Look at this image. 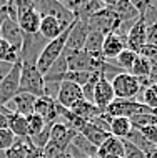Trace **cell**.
<instances>
[{"instance_id":"obj_1","label":"cell","mask_w":157,"mask_h":158,"mask_svg":"<svg viewBox=\"0 0 157 158\" xmlns=\"http://www.w3.org/2000/svg\"><path fill=\"white\" fill-rule=\"evenodd\" d=\"M20 92L30 93L35 98L45 97L44 75L39 72L35 63L20 62Z\"/></svg>"},{"instance_id":"obj_2","label":"cell","mask_w":157,"mask_h":158,"mask_svg":"<svg viewBox=\"0 0 157 158\" xmlns=\"http://www.w3.org/2000/svg\"><path fill=\"white\" fill-rule=\"evenodd\" d=\"M70 27H72V25H70ZM70 27L67 28V30L63 32L60 37H57V38H54V40L47 42V45H45L44 50L40 52L39 58H37V62H35V67L39 68V72H40L42 75H44L45 72H47L49 68L63 55V48H65L67 38H69Z\"/></svg>"},{"instance_id":"obj_3","label":"cell","mask_w":157,"mask_h":158,"mask_svg":"<svg viewBox=\"0 0 157 158\" xmlns=\"http://www.w3.org/2000/svg\"><path fill=\"white\" fill-rule=\"evenodd\" d=\"M112 88H114V95L119 100H135V97L142 92V87L139 83L137 77L130 75V73H122L116 75L112 80Z\"/></svg>"},{"instance_id":"obj_4","label":"cell","mask_w":157,"mask_h":158,"mask_svg":"<svg viewBox=\"0 0 157 158\" xmlns=\"http://www.w3.org/2000/svg\"><path fill=\"white\" fill-rule=\"evenodd\" d=\"M20 92V60L14 63L10 72L0 82V105L5 106Z\"/></svg>"},{"instance_id":"obj_5","label":"cell","mask_w":157,"mask_h":158,"mask_svg":"<svg viewBox=\"0 0 157 158\" xmlns=\"http://www.w3.org/2000/svg\"><path fill=\"white\" fill-rule=\"evenodd\" d=\"M105 5H107L110 10L116 14V17L119 19V22H120V28H119L117 33H119V35H122V37H124V33H122L124 25H127V23L134 25L139 19H141V15H139L137 10H135V7H134L132 2L119 0V2H105Z\"/></svg>"},{"instance_id":"obj_6","label":"cell","mask_w":157,"mask_h":158,"mask_svg":"<svg viewBox=\"0 0 157 158\" xmlns=\"http://www.w3.org/2000/svg\"><path fill=\"white\" fill-rule=\"evenodd\" d=\"M87 35H89L87 22L75 19V22L72 23V27H70L69 38H67V44H65V48H63V53L69 55V53L82 52L84 45H85V40H87Z\"/></svg>"},{"instance_id":"obj_7","label":"cell","mask_w":157,"mask_h":158,"mask_svg":"<svg viewBox=\"0 0 157 158\" xmlns=\"http://www.w3.org/2000/svg\"><path fill=\"white\" fill-rule=\"evenodd\" d=\"M35 10L40 17H55V19L62 20V22L67 23V25L75 22V15L67 10L60 2H55V0H42V2H35Z\"/></svg>"},{"instance_id":"obj_8","label":"cell","mask_w":157,"mask_h":158,"mask_svg":"<svg viewBox=\"0 0 157 158\" xmlns=\"http://www.w3.org/2000/svg\"><path fill=\"white\" fill-rule=\"evenodd\" d=\"M24 37H25V33L22 32V28L19 27V22L7 17V19L3 20L2 27H0V38L5 40L7 44L19 53V57H20V50H22Z\"/></svg>"},{"instance_id":"obj_9","label":"cell","mask_w":157,"mask_h":158,"mask_svg":"<svg viewBox=\"0 0 157 158\" xmlns=\"http://www.w3.org/2000/svg\"><path fill=\"white\" fill-rule=\"evenodd\" d=\"M45 45H47V40H45L40 33H35V35H25L24 37V44H22V50H20V62L35 63Z\"/></svg>"},{"instance_id":"obj_10","label":"cell","mask_w":157,"mask_h":158,"mask_svg":"<svg viewBox=\"0 0 157 158\" xmlns=\"http://www.w3.org/2000/svg\"><path fill=\"white\" fill-rule=\"evenodd\" d=\"M84 95H82V87H79V85L72 83V82H67V80H63L60 83V87H59V92L57 95H55V102H57L60 106L63 108H72L75 103H77L79 100H82Z\"/></svg>"},{"instance_id":"obj_11","label":"cell","mask_w":157,"mask_h":158,"mask_svg":"<svg viewBox=\"0 0 157 158\" xmlns=\"http://www.w3.org/2000/svg\"><path fill=\"white\" fill-rule=\"evenodd\" d=\"M33 113L49 125H55L59 120V103L52 97H40L35 100V106H33Z\"/></svg>"},{"instance_id":"obj_12","label":"cell","mask_w":157,"mask_h":158,"mask_svg":"<svg viewBox=\"0 0 157 158\" xmlns=\"http://www.w3.org/2000/svg\"><path fill=\"white\" fill-rule=\"evenodd\" d=\"M116 100V95H114V88L110 80H107L104 75H100L99 82H97L95 88H94V105L99 110L105 112V108Z\"/></svg>"},{"instance_id":"obj_13","label":"cell","mask_w":157,"mask_h":158,"mask_svg":"<svg viewBox=\"0 0 157 158\" xmlns=\"http://www.w3.org/2000/svg\"><path fill=\"white\" fill-rule=\"evenodd\" d=\"M35 100H37V98L33 97V95H30V93L19 92V93H17V95L5 105V108H7L10 113H17V115H22V117H28V115L33 113Z\"/></svg>"},{"instance_id":"obj_14","label":"cell","mask_w":157,"mask_h":158,"mask_svg":"<svg viewBox=\"0 0 157 158\" xmlns=\"http://www.w3.org/2000/svg\"><path fill=\"white\" fill-rule=\"evenodd\" d=\"M125 48H127L125 37L119 35V33H107L104 37V44H102V57L107 62L116 60L119 53H122Z\"/></svg>"},{"instance_id":"obj_15","label":"cell","mask_w":157,"mask_h":158,"mask_svg":"<svg viewBox=\"0 0 157 158\" xmlns=\"http://www.w3.org/2000/svg\"><path fill=\"white\" fill-rule=\"evenodd\" d=\"M146 32H147V25L142 19H139L132 27L129 28L125 35V42H127V48L132 52L139 53L142 50V47H146Z\"/></svg>"},{"instance_id":"obj_16","label":"cell","mask_w":157,"mask_h":158,"mask_svg":"<svg viewBox=\"0 0 157 158\" xmlns=\"http://www.w3.org/2000/svg\"><path fill=\"white\" fill-rule=\"evenodd\" d=\"M72 25V23H70ZM70 25L63 23L62 20L55 19V17H40V27H39V33L45 38L47 42L54 40V38L60 37Z\"/></svg>"},{"instance_id":"obj_17","label":"cell","mask_w":157,"mask_h":158,"mask_svg":"<svg viewBox=\"0 0 157 158\" xmlns=\"http://www.w3.org/2000/svg\"><path fill=\"white\" fill-rule=\"evenodd\" d=\"M97 158H124V142L110 135L97 148Z\"/></svg>"},{"instance_id":"obj_18","label":"cell","mask_w":157,"mask_h":158,"mask_svg":"<svg viewBox=\"0 0 157 158\" xmlns=\"http://www.w3.org/2000/svg\"><path fill=\"white\" fill-rule=\"evenodd\" d=\"M17 22H19V27L22 28V32L25 35H35V33H39L40 15L37 14L35 7L27 10V12H24V14H20L17 17Z\"/></svg>"},{"instance_id":"obj_19","label":"cell","mask_w":157,"mask_h":158,"mask_svg":"<svg viewBox=\"0 0 157 158\" xmlns=\"http://www.w3.org/2000/svg\"><path fill=\"white\" fill-rule=\"evenodd\" d=\"M104 37L100 32H94V30H89L85 45H84V52L87 55H90L92 58L95 60H104L102 57V44H104Z\"/></svg>"},{"instance_id":"obj_20","label":"cell","mask_w":157,"mask_h":158,"mask_svg":"<svg viewBox=\"0 0 157 158\" xmlns=\"http://www.w3.org/2000/svg\"><path fill=\"white\" fill-rule=\"evenodd\" d=\"M70 112L74 115H77L80 120L90 123L95 117H99V115L102 113V110H99L94 103H92V102H87V100H84V98H82V100H79L77 103L72 106Z\"/></svg>"},{"instance_id":"obj_21","label":"cell","mask_w":157,"mask_h":158,"mask_svg":"<svg viewBox=\"0 0 157 158\" xmlns=\"http://www.w3.org/2000/svg\"><path fill=\"white\" fill-rule=\"evenodd\" d=\"M80 135H82L89 143L94 145L95 148H99L100 145H102L105 140H107L109 136H110V133H107V131H104V130H100L99 127L92 125V123H85V127L82 128Z\"/></svg>"},{"instance_id":"obj_22","label":"cell","mask_w":157,"mask_h":158,"mask_svg":"<svg viewBox=\"0 0 157 158\" xmlns=\"http://www.w3.org/2000/svg\"><path fill=\"white\" fill-rule=\"evenodd\" d=\"M7 122H8V130L17 138H28L27 136V117H22V115H17V113H8Z\"/></svg>"},{"instance_id":"obj_23","label":"cell","mask_w":157,"mask_h":158,"mask_svg":"<svg viewBox=\"0 0 157 158\" xmlns=\"http://www.w3.org/2000/svg\"><path fill=\"white\" fill-rule=\"evenodd\" d=\"M132 131V123L129 118L125 117H116L110 120V135L116 136V138L124 140L127 138V135Z\"/></svg>"},{"instance_id":"obj_24","label":"cell","mask_w":157,"mask_h":158,"mask_svg":"<svg viewBox=\"0 0 157 158\" xmlns=\"http://www.w3.org/2000/svg\"><path fill=\"white\" fill-rule=\"evenodd\" d=\"M30 145L32 143L28 138H17L15 136L12 147L8 148V150H5V158H25Z\"/></svg>"},{"instance_id":"obj_25","label":"cell","mask_w":157,"mask_h":158,"mask_svg":"<svg viewBox=\"0 0 157 158\" xmlns=\"http://www.w3.org/2000/svg\"><path fill=\"white\" fill-rule=\"evenodd\" d=\"M150 70H152V60L142 57V55H137V58L134 62V67L130 70V75L137 77V78H149Z\"/></svg>"},{"instance_id":"obj_26","label":"cell","mask_w":157,"mask_h":158,"mask_svg":"<svg viewBox=\"0 0 157 158\" xmlns=\"http://www.w3.org/2000/svg\"><path fill=\"white\" fill-rule=\"evenodd\" d=\"M137 55L139 53H135V52H132V50L125 48L124 52L119 53V57L116 58L119 68H120L122 72H125V73H130V70H132V67H134V62H135V58H137Z\"/></svg>"},{"instance_id":"obj_27","label":"cell","mask_w":157,"mask_h":158,"mask_svg":"<svg viewBox=\"0 0 157 158\" xmlns=\"http://www.w3.org/2000/svg\"><path fill=\"white\" fill-rule=\"evenodd\" d=\"M45 125H47V123L42 120L39 115H35V113L28 115V117H27V136H28V138L37 136L45 128Z\"/></svg>"},{"instance_id":"obj_28","label":"cell","mask_w":157,"mask_h":158,"mask_svg":"<svg viewBox=\"0 0 157 158\" xmlns=\"http://www.w3.org/2000/svg\"><path fill=\"white\" fill-rule=\"evenodd\" d=\"M19 60H20L19 53H17L5 40H2V38H0V62L14 65V63H17Z\"/></svg>"},{"instance_id":"obj_29","label":"cell","mask_w":157,"mask_h":158,"mask_svg":"<svg viewBox=\"0 0 157 158\" xmlns=\"http://www.w3.org/2000/svg\"><path fill=\"white\" fill-rule=\"evenodd\" d=\"M141 95H142L141 103H144L146 106H149L152 110H157V83H152L149 87L142 88Z\"/></svg>"},{"instance_id":"obj_30","label":"cell","mask_w":157,"mask_h":158,"mask_svg":"<svg viewBox=\"0 0 157 158\" xmlns=\"http://www.w3.org/2000/svg\"><path fill=\"white\" fill-rule=\"evenodd\" d=\"M94 73V72H92ZM90 72H67L65 77H63V80H67V82H72V83H75V85H79V87H84L87 82H89V78L92 77Z\"/></svg>"},{"instance_id":"obj_31","label":"cell","mask_w":157,"mask_h":158,"mask_svg":"<svg viewBox=\"0 0 157 158\" xmlns=\"http://www.w3.org/2000/svg\"><path fill=\"white\" fill-rule=\"evenodd\" d=\"M50 130H52V125H45V128L40 131L37 136H33V138H28L30 140V143L33 145V147H37V148H40V150H44L45 148V145L49 143V138H50Z\"/></svg>"},{"instance_id":"obj_32","label":"cell","mask_w":157,"mask_h":158,"mask_svg":"<svg viewBox=\"0 0 157 158\" xmlns=\"http://www.w3.org/2000/svg\"><path fill=\"white\" fill-rule=\"evenodd\" d=\"M122 142H124V158H149L142 150H139L130 142H127V140H122Z\"/></svg>"},{"instance_id":"obj_33","label":"cell","mask_w":157,"mask_h":158,"mask_svg":"<svg viewBox=\"0 0 157 158\" xmlns=\"http://www.w3.org/2000/svg\"><path fill=\"white\" fill-rule=\"evenodd\" d=\"M14 140H15V135L12 133L8 128L0 130V152L8 150V148L12 147V143H14Z\"/></svg>"},{"instance_id":"obj_34","label":"cell","mask_w":157,"mask_h":158,"mask_svg":"<svg viewBox=\"0 0 157 158\" xmlns=\"http://www.w3.org/2000/svg\"><path fill=\"white\" fill-rule=\"evenodd\" d=\"M141 133L146 136V140L152 145L157 147V125H150V127H146V128H141Z\"/></svg>"},{"instance_id":"obj_35","label":"cell","mask_w":157,"mask_h":158,"mask_svg":"<svg viewBox=\"0 0 157 158\" xmlns=\"http://www.w3.org/2000/svg\"><path fill=\"white\" fill-rule=\"evenodd\" d=\"M146 45L157 47V23L147 25V32H146Z\"/></svg>"},{"instance_id":"obj_36","label":"cell","mask_w":157,"mask_h":158,"mask_svg":"<svg viewBox=\"0 0 157 158\" xmlns=\"http://www.w3.org/2000/svg\"><path fill=\"white\" fill-rule=\"evenodd\" d=\"M25 158H44V152L40 150V148L33 147V145H30V148H28L27 152V156Z\"/></svg>"},{"instance_id":"obj_37","label":"cell","mask_w":157,"mask_h":158,"mask_svg":"<svg viewBox=\"0 0 157 158\" xmlns=\"http://www.w3.org/2000/svg\"><path fill=\"white\" fill-rule=\"evenodd\" d=\"M10 68H12L10 63H3V62H0V82H2L3 77H5L8 72H10Z\"/></svg>"},{"instance_id":"obj_38","label":"cell","mask_w":157,"mask_h":158,"mask_svg":"<svg viewBox=\"0 0 157 158\" xmlns=\"http://www.w3.org/2000/svg\"><path fill=\"white\" fill-rule=\"evenodd\" d=\"M8 128V122H7V115L0 113V130H5Z\"/></svg>"},{"instance_id":"obj_39","label":"cell","mask_w":157,"mask_h":158,"mask_svg":"<svg viewBox=\"0 0 157 158\" xmlns=\"http://www.w3.org/2000/svg\"><path fill=\"white\" fill-rule=\"evenodd\" d=\"M0 158H5V152H0Z\"/></svg>"}]
</instances>
